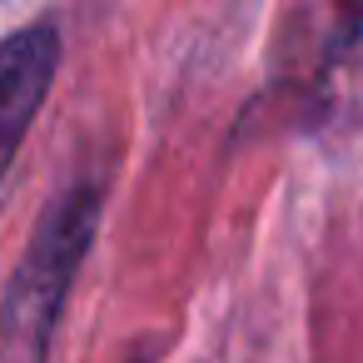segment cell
Here are the masks:
<instances>
[{"label": "cell", "instance_id": "cell-1", "mask_svg": "<svg viewBox=\"0 0 363 363\" xmlns=\"http://www.w3.org/2000/svg\"><path fill=\"white\" fill-rule=\"evenodd\" d=\"M100 184L80 179L50 199L40 214L30 249L21 254L6 298H0V358L6 363H45L50 333L60 323V308L70 298V284L95 244L100 229Z\"/></svg>", "mask_w": 363, "mask_h": 363}, {"label": "cell", "instance_id": "cell-2", "mask_svg": "<svg viewBox=\"0 0 363 363\" xmlns=\"http://www.w3.org/2000/svg\"><path fill=\"white\" fill-rule=\"evenodd\" d=\"M60 70V30L30 26L0 40V179L11 174Z\"/></svg>", "mask_w": 363, "mask_h": 363}]
</instances>
